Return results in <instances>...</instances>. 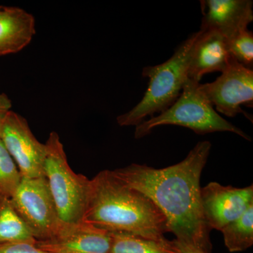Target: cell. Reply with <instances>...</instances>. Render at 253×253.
I'll list each match as a JSON object with an SVG mask.
<instances>
[{"instance_id": "1", "label": "cell", "mask_w": 253, "mask_h": 253, "mask_svg": "<svg viewBox=\"0 0 253 253\" xmlns=\"http://www.w3.org/2000/svg\"><path fill=\"white\" fill-rule=\"evenodd\" d=\"M212 144L198 143L185 159L161 169L131 164L113 171L126 186L149 197L162 212L168 232L181 245L211 253V229L205 220L201 198V176Z\"/></svg>"}, {"instance_id": "2", "label": "cell", "mask_w": 253, "mask_h": 253, "mask_svg": "<svg viewBox=\"0 0 253 253\" xmlns=\"http://www.w3.org/2000/svg\"><path fill=\"white\" fill-rule=\"evenodd\" d=\"M83 221L109 232L150 239H163L168 232L166 217L153 201L111 170L101 171L90 179Z\"/></svg>"}, {"instance_id": "3", "label": "cell", "mask_w": 253, "mask_h": 253, "mask_svg": "<svg viewBox=\"0 0 253 253\" xmlns=\"http://www.w3.org/2000/svg\"><path fill=\"white\" fill-rule=\"evenodd\" d=\"M199 31L193 33L176 48L166 62L143 68L142 76L149 78L147 90L142 99L117 118L121 126H136L146 118L167 110L180 96L187 78L190 54Z\"/></svg>"}, {"instance_id": "4", "label": "cell", "mask_w": 253, "mask_h": 253, "mask_svg": "<svg viewBox=\"0 0 253 253\" xmlns=\"http://www.w3.org/2000/svg\"><path fill=\"white\" fill-rule=\"evenodd\" d=\"M199 84L186 80L180 96L170 107L136 126V139L148 135L158 126L171 125L189 128L199 134L229 131L251 141L246 132L218 114L200 91Z\"/></svg>"}, {"instance_id": "5", "label": "cell", "mask_w": 253, "mask_h": 253, "mask_svg": "<svg viewBox=\"0 0 253 253\" xmlns=\"http://www.w3.org/2000/svg\"><path fill=\"white\" fill-rule=\"evenodd\" d=\"M45 145L44 174L60 219L66 224L81 222L87 205L90 179L73 172L57 133L51 131Z\"/></svg>"}, {"instance_id": "6", "label": "cell", "mask_w": 253, "mask_h": 253, "mask_svg": "<svg viewBox=\"0 0 253 253\" xmlns=\"http://www.w3.org/2000/svg\"><path fill=\"white\" fill-rule=\"evenodd\" d=\"M10 200L36 241L51 239L59 232L63 223L45 176L22 178Z\"/></svg>"}, {"instance_id": "7", "label": "cell", "mask_w": 253, "mask_h": 253, "mask_svg": "<svg viewBox=\"0 0 253 253\" xmlns=\"http://www.w3.org/2000/svg\"><path fill=\"white\" fill-rule=\"evenodd\" d=\"M0 139L14 159L22 178L44 176L45 144L32 132L27 121L10 111L0 121Z\"/></svg>"}, {"instance_id": "8", "label": "cell", "mask_w": 253, "mask_h": 253, "mask_svg": "<svg viewBox=\"0 0 253 253\" xmlns=\"http://www.w3.org/2000/svg\"><path fill=\"white\" fill-rule=\"evenodd\" d=\"M199 89L218 112L235 117L246 113L242 105L253 107V71L232 59L219 77L212 83L199 84Z\"/></svg>"}, {"instance_id": "9", "label": "cell", "mask_w": 253, "mask_h": 253, "mask_svg": "<svg viewBox=\"0 0 253 253\" xmlns=\"http://www.w3.org/2000/svg\"><path fill=\"white\" fill-rule=\"evenodd\" d=\"M201 198L208 227L221 231L253 204V186L236 188L211 182L201 188Z\"/></svg>"}, {"instance_id": "10", "label": "cell", "mask_w": 253, "mask_h": 253, "mask_svg": "<svg viewBox=\"0 0 253 253\" xmlns=\"http://www.w3.org/2000/svg\"><path fill=\"white\" fill-rule=\"evenodd\" d=\"M111 244V232L83 221L63 224L54 237L36 242L38 248L49 253H110Z\"/></svg>"}, {"instance_id": "11", "label": "cell", "mask_w": 253, "mask_h": 253, "mask_svg": "<svg viewBox=\"0 0 253 253\" xmlns=\"http://www.w3.org/2000/svg\"><path fill=\"white\" fill-rule=\"evenodd\" d=\"M201 31L217 32L226 41L247 29L253 21L251 0H204Z\"/></svg>"}, {"instance_id": "12", "label": "cell", "mask_w": 253, "mask_h": 253, "mask_svg": "<svg viewBox=\"0 0 253 253\" xmlns=\"http://www.w3.org/2000/svg\"><path fill=\"white\" fill-rule=\"evenodd\" d=\"M231 59L224 37L217 32L200 30L190 54L188 79L200 83L207 73L225 71Z\"/></svg>"}, {"instance_id": "13", "label": "cell", "mask_w": 253, "mask_h": 253, "mask_svg": "<svg viewBox=\"0 0 253 253\" xmlns=\"http://www.w3.org/2000/svg\"><path fill=\"white\" fill-rule=\"evenodd\" d=\"M36 33L33 15L21 8L0 6V56L19 52Z\"/></svg>"}, {"instance_id": "14", "label": "cell", "mask_w": 253, "mask_h": 253, "mask_svg": "<svg viewBox=\"0 0 253 253\" xmlns=\"http://www.w3.org/2000/svg\"><path fill=\"white\" fill-rule=\"evenodd\" d=\"M110 253H181L176 239H150L123 232L111 233Z\"/></svg>"}, {"instance_id": "15", "label": "cell", "mask_w": 253, "mask_h": 253, "mask_svg": "<svg viewBox=\"0 0 253 253\" xmlns=\"http://www.w3.org/2000/svg\"><path fill=\"white\" fill-rule=\"evenodd\" d=\"M36 240L9 198L0 196V246Z\"/></svg>"}, {"instance_id": "16", "label": "cell", "mask_w": 253, "mask_h": 253, "mask_svg": "<svg viewBox=\"0 0 253 253\" xmlns=\"http://www.w3.org/2000/svg\"><path fill=\"white\" fill-rule=\"evenodd\" d=\"M221 231L229 252H242L251 248L253 244V204Z\"/></svg>"}, {"instance_id": "17", "label": "cell", "mask_w": 253, "mask_h": 253, "mask_svg": "<svg viewBox=\"0 0 253 253\" xmlns=\"http://www.w3.org/2000/svg\"><path fill=\"white\" fill-rule=\"evenodd\" d=\"M21 179L17 166L0 139V196L10 199Z\"/></svg>"}, {"instance_id": "18", "label": "cell", "mask_w": 253, "mask_h": 253, "mask_svg": "<svg viewBox=\"0 0 253 253\" xmlns=\"http://www.w3.org/2000/svg\"><path fill=\"white\" fill-rule=\"evenodd\" d=\"M228 50L233 59L245 67L253 70V34L249 29L240 32L226 41Z\"/></svg>"}, {"instance_id": "19", "label": "cell", "mask_w": 253, "mask_h": 253, "mask_svg": "<svg viewBox=\"0 0 253 253\" xmlns=\"http://www.w3.org/2000/svg\"><path fill=\"white\" fill-rule=\"evenodd\" d=\"M36 242H19L1 245L0 246V253H49L38 248Z\"/></svg>"}, {"instance_id": "20", "label": "cell", "mask_w": 253, "mask_h": 253, "mask_svg": "<svg viewBox=\"0 0 253 253\" xmlns=\"http://www.w3.org/2000/svg\"><path fill=\"white\" fill-rule=\"evenodd\" d=\"M12 103L9 96L4 93H0V121L5 115L11 111Z\"/></svg>"}, {"instance_id": "21", "label": "cell", "mask_w": 253, "mask_h": 253, "mask_svg": "<svg viewBox=\"0 0 253 253\" xmlns=\"http://www.w3.org/2000/svg\"><path fill=\"white\" fill-rule=\"evenodd\" d=\"M179 247H180L181 253H208L204 252V251H201V250L190 247V246H184V245H181L180 244H179Z\"/></svg>"}]
</instances>
